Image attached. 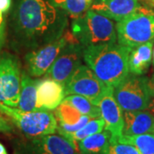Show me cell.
<instances>
[{
	"mask_svg": "<svg viewBox=\"0 0 154 154\" xmlns=\"http://www.w3.org/2000/svg\"><path fill=\"white\" fill-rule=\"evenodd\" d=\"M68 27L63 11L47 0H19L14 12V29L23 43L41 47L61 38Z\"/></svg>",
	"mask_w": 154,
	"mask_h": 154,
	"instance_id": "cell-1",
	"label": "cell"
},
{
	"mask_svg": "<svg viewBox=\"0 0 154 154\" xmlns=\"http://www.w3.org/2000/svg\"><path fill=\"white\" fill-rule=\"evenodd\" d=\"M131 50L116 43L92 45L83 48V59L102 82L114 88L129 74Z\"/></svg>",
	"mask_w": 154,
	"mask_h": 154,
	"instance_id": "cell-2",
	"label": "cell"
},
{
	"mask_svg": "<svg viewBox=\"0 0 154 154\" xmlns=\"http://www.w3.org/2000/svg\"><path fill=\"white\" fill-rule=\"evenodd\" d=\"M72 34L83 48L98 45L116 43V28L112 20L88 10L72 22Z\"/></svg>",
	"mask_w": 154,
	"mask_h": 154,
	"instance_id": "cell-3",
	"label": "cell"
},
{
	"mask_svg": "<svg viewBox=\"0 0 154 154\" xmlns=\"http://www.w3.org/2000/svg\"><path fill=\"white\" fill-rule=\"evenodd\" d=\"M117 41L120 45L135 47L154 40V11L139 7L116 25Z\"/></svg>",
	"mask_w": 154,
	"mask_h": 154,
	"instance_id": "cell-4",
	"label": "cell"
},
{
	"mask_svg": "<svg viewBox=\"0 0 154 154\" xmlns=\"http://www.w3.org/2000/svg\"><path fill=\"white\" fill-rule=\"evenodd\" d=\"M0 110L30 139L55 134L57 129L56 116L49 110L23 111L0 103Z\"/></svg>",
	"mask_w": 154,
	"mask_h": 154,
	"instance_id": "cell-5",
	"label": "cell"
},
{
	"mask_svg": "<svg viewBox=\"0 0 154 154\" xmlns=\"http://www.w3.org/2000/svg\"><path fill=\"white\" fill-rule=\"evenodd\" d=\"M148 79L128 74L113 88L114 98L123 111L147 110L151 96L147 88Z\"/></svg>",
	"mask_w": 154,
	"mask_h": 154,
	"instance_id": "cell-6",
	"label": "cell"
},
{
	"mask_svg": "<svg viewBox=\"0 0 154 154\" xmlns=\"http://www.w3.org/2000/svg\"><path fill=\"white\" fill-rule=\"evenodd\" d=\"M64 89L66 95H82L97 105L102 97L113 88L102 82L88 65L82 64L68 80Z\"/></svg>",
	"mask_w": 154,
	"mask_h": 154,
	"instance_id": "cell-7",
	"label": "cell"
},
{
	"mask_svg": "<svg viewBox=\"0 0 154 154\" xmlns=\"http://www.w3.org/2000/svg\"><path fill=\"white\" fill-rule=\"evenodd\" d=\"M22 82L19 63L12 56L0 57V103L17 108Z\"/></svg>",
	"mask_w": 154,
	"mask_h": 154,
	"instance_id": "cell-8",
	"label": "cell"
},
{
	"mask_svg": "<svg viewBox=\"0 0 154 154\" xmlns=\"http://www.w3.org/2000/svg\"><path fill=\"white\" fill-rule=\"evenodd\" d=\"M83 47L77 40L69 41L55 62L45 74V78L52 79L63 87L73 73L82 65Z\"/></svg>",
	"mask_w": 154,
	"mask_h": 154,
	"instance_id": "cell-9",
	"label": "cell"
},
{
	"mask_svg": "<svg viewBox=\"0 0 154 154\" xmlns=\"http://www.w3.org/2000/svg\"><path fill=\"white\" fill-rule=\"evenodd\" d=\"M69 38V36L68 37L67 32L55 41L28 52L25 57L28 74L33 77L45 75L61 51L68 44Z\"/></svg>",
	"mask_w": 154,
	"mask_h": 154,
	"instance_id": "cell-10",
	"label": "cell"
},
{
	"mask_svg": "<svg viewBox=\"0 0 154 154\" xmlns=\"http://www.w3.org/2000/svg\"><path fill=\"white\" fill-rule=\"evenodd\" d=\"M97 105L105 121V129L110 133V140L119 139L123 134V111L114 98L113 89L104 95Z\"/></svg>",
	"mask_w": 154,
	"mask_h": 154,
	"instance_id": "cell-11",
	"label": "cell"
},
{
	"mask_svg": "<svg viewBox=\"0 0 154 154\" xmlns=\"http://www.w3.org/2000/svg\"><path fill=\"white\" fill-rule=\"evenodd\" d=\"M140 0H94L90 10L120 22L140 7Z\"/></svg>",
	"mask_w": 154,
	"mask_h": 154,
	"instance_id": "cell-12",
	"label": "cell"
},
{
	"mask_svg": "<svg viewBox=\"0 0 154 154\" xmlns=\"http://www.w3.org/2000/svg\"><path fill=\"white\" fill-rule=\"evenodd\" d=\"M65 96V89L61 83L49 78L38 81L37 87L38 110H55L63 103Z\"/></svg>",
	"mask_w": 154,
	"mask_h": 154,
	"instance_id": "cell-13",
	"label": "cell"
},
{
	"mask_svg": "<svg viewBox=\"0 0 154 154\" xmlns=\"http://www.w3.org/2000/svg\"><path fill=\"white\" fill-rule=\"evenodd\" d=\"M34 154H81L75 144L61 134H51L33 139Z\"/></svg>",
	"mask_w": 154,
	"mask_h": 154,
	"instance_id": "cell-14",
	"label": "cell"
},
{
	"mask_svg": "<svg viewBox=\"0 0 154 154\" xmlns=\"http://www.w3.org/2000/svg\"><path fill=\"white\" fill-rule=\"evenodd\" d=\"M123 135L154 134V115L150 111H123Z\"/></svg>",
	"mask_w": 154,
	"mask_h": 154,
	"instance_id": "cell-15",
	"label": "cell"
},
{
	"mask_svg": "<svg viewBox=\"0 0 154 154\" xmlns=\"http://www.w3.org/2000/svg\"><path fill=\"white\" fill-rule=\"evenodd\" d=\"M153 40L133 47L128 57L129 73L141 75L147 71L152 59Z\"/></svg>",
	"mask_w": 154,
	"mask_h": 154,
	"instance_id": "cell-16",
	"label": "cell"
},
{
	"mask_svg": "<svg viewBox=\"0 0 154 154\" xmlns=\"http://www.w3.org/2000/svg\"><path fill=\"white\" fill-rule=\"evenodd\" d=\"M38 80H33L25 72L22 74L21 91L17 108L23 111L37 110V87Z\"/></svg>",
	"mask_w": 154,
	"mask_h": 154,
	"instance_id": "cell-17",
	"label": "cell"
},
{
	"mask_svg": "<svg viewBox=\"0 0 154 154\" xmlns=\"http://www.w3.org/2000/svg\"><path fill=\"white\" fill-rule=\"evenodd\" d=\"M110 133L107 130L94 134L77 142L81 154H107Z\"/></svg>",
	"mask_w": 154,
	"mask_h": 154,
	"instance_id": "cell-18",
	"label": "cell"
},
{
	"mask_svg": "<svg viewBox=\"0 0 154 154\" xmlns=\"http://www.w3.org/2000/svg\"><path fill=\"white\" fill-rule=\"evenodd\" d=\"M63 102L72 105L82 115L89 116L92 118L101 117V112L99 106L94 105L90 99L84 96L77 94L66 95Z\"/></svg>",
	"mask_w": 154,
	"mask_h": 154,
	"instance_id": "cell-19",
	"label": "cell"
},
{
	"mask_svg": "<svg viewBox=\"0 0 154 154\" xmlns=\"http://www.w3.org/2000/svg\"><path fill=\"white\" fill-rule=\"evenodd\" d=\"M52 5L59 9L70 17L82 16L90 9L93 2L90 0H48Z\"/></svg>",
	"mask_w": 154,
	"mask_h": 154,
	"instance_id": "cell-20",
	"label": "cell"
},
{
	"mask_svg": "<svg viewBox=\"0 0 154 154\" xmlns=\"http://www.w3.org/2000/svg\"><path fill=\"white\" fill-rule=\"evenodd\" d=\"M116 140L131 144L139 150L140 154H154V134L139 135H122Z\"/></svg>",
	"mask_w": 154,
	"mask_h": 154,
	"instance_id": "cell-21",
	"label": "cell"
},
{
	"mask_svg": "<svg viewBox=\"0 0 154 154\" xmlns=\"http://www.w3.org/2000/svg\"><path fill=\"white\" fill-rule=\"evenodd\" d=\"M105 121L102 117L92 118L81 129H79L78 131L71 134L68 138V140L76 145L78 141L82 140L83 139L88 137L90 135H93L94 134L103 131L105 129Z\"/></svg>",
	"mask_w": 154,
	"mask_h": 154,
	"instance_id": "cell-22",
	"label": "cell"
},
{
	"mask_svg": "<svg viewBox=\"0 0 154 154\" xmlns=\"http://www.w3.org/2000/svg\"><path fill=\"white\" fill-rule=\"evenodd\" d=\"M55 116L57 123L72 125L80 121L83 115L72 105L63 102L55 109Z\"/></svg>",
	"mask_w": 154,
	"mask_h": 154,
	"instance_id": "cell-23",
	"label": "cell"
},
{
	"mask_svg": "<svg viewBox=\"0 0 154 154\" xmlns=\"http://www.w3.org/2000/svg\"><path fill=\"white\" fill-rule=\"evenodd\" d=\"M107 154H140L134 146L116 140H110Z\"/></svg>",
	"mask_w": 154,
	"mask_h": 154,
	"instance_id": "cell-24",
	"label": "cell"
},
{
	"mask_svg": "<svg viewBox=\"0 0 154 154\" xmlns=\"http://www.w3.org/2000/svg\"><path fill=\"white\" fill-rule=\"evenodd\" d=\"M13 131L12 126L9 121L5 117V115L0 110V132L5 134H11Z\"/></svg>",
	"mask_w": 154,
	"mask_h": 154,
	"instance_id": "cell-25",
	"label": "cell"
},
{
	"mask_svg": "<svg viewBox=\"0 0 154 154\" xmlns=\"http://www.w3.org/2000/svg\"><path fill=\"white\" fill-rule=\"evenodd\" d=\"M11 5H12V0H0V11L3 14L8 12L11 9Z\"/></svg>",
	"mask_w": 154,
	"mask_h": 154,
	"instance_id": "cell-26",
	"label": "cell"
},
{
	"mask_svg": "<svg viewBox=\"0 0 154 154\" xmlns=\"http://www.w3.org/2000/svg\"><path fill=\"white\" fill-rule=\"evenodd\" d=\"M147 88L151 98H154V74L147 82Z\"/></svg>",
	"mask_w": 154,
	"mask_h": 154,
	"instance_id": "cell-27",
	"label": "cell"
},
{
	"mask_svg": "<svg viewBox=\"0 0 154 154\" xmlns=\"http://www.w3.org/2000/svg\"><path fill=\"white\" fill-rule=\"evenodd\" d=\"M147 110L154 115V98H151L150 99V102H149L148 107H147Z\"/></svg>",
	"mask_w": 154,
	"mask_h": 154,
	"instance_id": "cell-28",
	"label": "cell"
},
{
	"mask_svg": "<svg viewBox=\"0 0 154 154\" xmlns=\"http://www.w3.org/2000/svg\"><path fill=\"white\" fill-rule=\"evenodd\" d=\"M3 13L0 11V31L2 33H4V18H3Z\"/></svg>",
	"mask_w": 154,
	"mask_h": 154,
	"instance_id": "cell-29",
	"label": "cell"
},
{
	"mask_svg": "<svg viewBox=\"0 0 154 154\" xmlns=\"http://www.w3.org/2000/svg\"><path fill=\"white\" fill-rule=\"evenodd\" d=\"M0 154H8L5 146L0 142Z\"/></svg>",
	"mask_w": 154,
	"mask_h": 154,
	"instance_id": "cell-30",
	"label": "cell"
},
{
	"mask_svg": "<svg viewBox=\"0 0 154 154\" xmlns=\"http://www.w3.org/2000/svg\"><path fill=\"white\" fill-rule=\"evenodd\" d=\"M147 1H148L149 3H150V4L154 7V0H147Z\"/></svg>",
	"mask_w": 154,
	"mask_h": 154,
	"instance_id": "cell-31",
	"label": "cell"
},
{
	"mask_svg": "<svg viewBox=\"0 0 154 154\" xmlns=\"http://www.w3.org/2000/svg\"><path fill=\"white\" fill-rule=\"evenodd\" d=\"M152 63H153V65H154V46H153V51H152Z\"/></svg>",
	"mask_w": 154,
	"mask_h": 154,
	"instance_id": "cell-32",
	"label": "cell"
},
{
	"mask_svg": "<svg viewBox=\"0 0 154 154\" xmlns=\"http://www.w3.org/2000/svg\"><path fill=\"white\" fill-rule=\"evenodd\" d=\"M2 37H3V33H2V32L0 31V40H1V38H2Z\"/></svg>",
	"mask_w": 154,
	"mask_h": 154,
	"instance_id": "cell-33",
	"label": "cell"
},
{
	"mask_svg": "<svg viewBox=\"0 0 154 154\" xmlns=\"http://www.w3.org/2000/svg\"><path fill=\"white\" fill-rule=\"evenodd\" d=\"M90 1H91V2H93V0H90Z\"/></svg>",
	"mask_w": 154,
	"mask_h": 154,
	"instance_id": "cell-34",
	"label": "cell"
}]
</instances>
